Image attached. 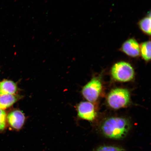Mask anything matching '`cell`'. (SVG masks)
I'll list each match as a JSON object with an SVG mask.
<instances>
[{
	"label": "cell",
	"instance_id": "cell-1",
	"mask_svg": "<svg viewBox=\"0 0 151 151\" xmlns=\"http://www.w3.org/2000/svg\"><path fill=\"white\" fill-rule=\"evenodd\" d=\"M131 127V123L127 119L111 117L104 121L101 126V131L107 138L119 140L127 135Z\"/></svg>",
	"mask_w": 151,
	"mask_h": 151
},
{
	"label": "cell",
	"instance_id": "cell-2",
	"mask_svg": "<svg viewBox=\"0 0 151 151\" xmlns=\"http://www.w3.org/2000/svg\"><path fill=\"white\" fill-rule=\"evenodd\" d=\"M130 100L129 91L121 88L112 90L109 94L107 99L109 106L114 109H118L126 106L129 103Z\"/></svg>",
	"mask_w": 151,
	"mask_h": 151
},
{
	"label": "cell",
	"instance_id": "cell-3",
	"mask_svg": "<svg viewBox=\"0 0 151 151\" xmlns=\"http://www.w3.org/2000/svg\"><path fill=\"white\" fill-rule=\"evenodd\" d=\"M112 76L115 80L121 82H127L133 79L134 71L133 67L127 62H118L113 66Z\"/></svg>",
	"mask_w": 151,
	"mask_h": 151
},
{
	"label": "cell",
	"instance_id": "cell-4",
	"mask_svg": "<svg viewBox=\"0 0 151 151\" xmlns=\"http://www.w3.org/2000/svg\"><path fill=\"white\" fill-rule=\"evenodd\" d=\"M102 89V84L99 78H94L88 83L82 90L83 96L90 102L97 101Z\"/></svg>",
	"mask_w": 151,
	"mask_h": 151
},
{
	"label": "cell",
	"instance_id": "cell-5",
	"mask_svg": "<svg viewBox=\"0 0 151 151\" xmlns=\"http://www.w3.org/2000/svg\"><path fill=\"white\" fill-rule=\"evenodd\" d=\"M78 116L80 118L89 121H92L96 116L93 105L89 101L81 102L77 107Z\"/></svg>",
	"mask_w": 151,
	"mask_h": 151
},
{
	"label": "cell",
	"instance_id": "cell-6",
	"mask_svg": "<svg viewBox=\"0 0 151 151\" xmlns=\"http://www.w3.org/2000/svg\"><path fill=\"white\" fill-rule=\"evenodd\" d=\"M7 121L13 129L19 131L23 127L25 117L22 111L16 110L10 112L7 116Z\"/></svg>",
	"mask_w": 151,
	"mask_h": 151
},
{
	"label": "cell",
	"instance_id": "cell-7",
	"mask_svg": "<svg viewBox=\"0 0 151 151\" xmlns=\"http://www.w3.org/2000/svg\"><path fill=\"white\" fill-rule=\"evenodd\" d=\"M121 50L127 55L132 57H137L140 53V47L135 40H128L123 44Z\"/></svg>",
	"mask_w": 151,
	"mask_h": 151
},
{
	"label": "cell",
	"instance_id": "cell-8",
	"mask_svg": "<svg viewBox=\"0 0 151 151\" xmlns=\"http://www.w3.org/2000/svg\"><path fill=\"white\" fill-rule=\"evenodd\" d=\"M17 90L16 84L12 81L5 80L0 83V95L14 94Z\"/></svg>",
	"mask_w": 151,
	"mask_h": 151
},
{
	"label": "cell",
	"instance_id": "cell-9",
	"mask_svg": "<svg viewBox=\"0 0 151 151\" xmlns=\"http://www.w3.org/2000/svg\"><path fill=\"white\" fill-rule=\"evenodd\" d=\"M20 98V96L14 94L0 95V109L9 108Z\"/></svg>",
	"mask_w": 151,
	"mask_h": 151
},
{
	"label": "cell",
	"instance_id": "cell-10",
	"mask_svg": "<svg viewBox=\"0 0 151 151\" xmlns=\"http://www.w3.org/2000/svg\"><path fill=\"white\" fill-rule=\"evenodd\" d=\"M140 52L142 56L146 61L151 59V42L147 41L142 43L140 47Z\"/></svg>",
	"mask_w": 151,
	"mask_h": 151
},
{
	"label": "cell",
	"instance_id": "cell-11",
	"mask_svg": "<svg viewBox=\"0 0 151 151\" xmlns=\"http://www.w3.org/2000/svg\"><path fill=\"white\" fill-rule=\"evenodd\" d=\"M151 17L150 16L143 18L139 23V28L142 31L149 35H151Z\"/></svg>",
	"mask_w": 151,
	"mask_h": 151
},
{
	"label": "cell",
	"instance_id": "cell-12",
	"mask_svg": "<svg viewBox=\"0 0 151 151\" xmlns=\"http://www.w3.org/2000/svg\"><path fill=\"white\" fill-rule=\"evenodd\" d=\"M94 151H125L123 148L115 145H103L96 149Z\"/></svg>",
	"mask_w": 151,
	"mask_h": 151
},
{
	"label": "cell",
	"instance_id": "cell-13",
	"mask_svg": "<svg viewBox=\"0 0 151 151\" xmlns=\"http://www.w3.org/2000/svg\"><path fill=\"white\" fill-rule=\"evenodd\" d=\"M6 114L3 109H0V131H3L6 126Z\"/></svg>",
	"mask_w": 151,
	"mask_h": 151
}]
</instances>
